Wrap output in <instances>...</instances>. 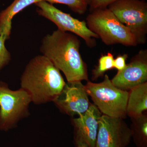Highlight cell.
I'll return each mask as SVG.
<instances>
[{
  "mask_svg": "<svg viewBox=\"0 0 147 147\" xmlns=\"http://www.w3.org/2000/svg\"><path fill=\"white\" fill-rule=\"evenodd\" d=\"M80 46L75 34L57 29L43 38L40 50L63 72L68 83L88 81L87 67L80 54Z\"/></svg>",
  "mask_w": 147,
  "mask_h": 147,
  "instance_id": "6da1fadb",
  "label": "cell"
},
{
  "mask_svg": "<svg viewBox=\"0 0 147 147\" xmlns=\"http://www.w3.org/2000/svg\"><path fill=\"white\" fill-rule=\"evenodd\" d=\"M20 81L21 88L28 94L32 102L36 105L53 102L66 84L60 71L43 55L30 60Z\"/></svg>",
  "mask_w": 147,
  "mask_h": 147,
  "instance_id": "7a4b0ae2",
  "label": "cell"
},
{
  "mask_svg": "<svg viewBox=\"0 0 147 147\" xmlns=\"http://www.w3.org/2000/svg\"><path fill=\"white\" fill-rule=\"evenodd\" d=\"M92 11L86 18L87 27L106 45L135 46L139 44L135 36L109 9H97Z\"/></svg>",
  "mask_w": 147,
  "mask_h": 147,
  "instance_id": "3957f363",
  "label": "cell"
},
{
  "mask_svg": "<svg viewBox=\"0 0 147 147\" xmlns=\"http://www.w3.org/2000/svg\"><path fill=\"white\" fill-rule=\"evenodd\" d=\"M85 87L88 95L102 115L122 119L126 117L129 92L114 86L107 74L102 82H88Z\"/></svg>",
  "mask_w": 147,
  "mask_h": 147,
  "instance_id": "277c9868",
  "label": "cell"
},
{
  "mask_svg": "<svg viewBox=\"0 0 147 147\" xmlns=\"http://www.w3.org/2000/svg\"><path fill=\"white\" fill-rule=\"evenodd\" d=\"M31 98L20 88L11 90L8 84L0 81V130L7 131L15 128L21 120L30 115Z\"/></svg>",
  "mask_w": 147,
  "mask_h": 147,
  "instance_id": "5b68a950",
  "label": "cell"
},
{
  "mask_svg": "<svg viewBox=\"0 0 147 147\" xmlns=\"http://www.w3.org/2000/svg\"><path fill=\"white\" fill-rule=\"evenodd\" d=\"M107 8L129 29L139 44L146 42L147 3L145 0H118Z\"/></svg>",
  "mask_w": 147,
  "mask_h": 147,
  "instance_id": "8992f818",
  "label": "cell"
},
{
  "mask_svg": "<svg viewBox=\"0 0 147 147\" xmlns=\"http://www.w3.org/2000/svg\"><path fill=\"white\" fill-rule=\"evenodd\" d=\"M38 8L37 12L40 15L52 21L58 30L74 34L82 38L90 47L96 45L97 35L90 30L85 21H81L72 17L55 7L50 3L42 1L35 4Z\"/></svg>",
  "mask_w": 147,
  "mask_h": 147,
  "instance_id": "52a82bcc",
  "label": "cell"
},
{
  "mask_svg": "<svg viewBox=\"0 0 147 147\" xmlns=\"http://www.w3.org/2000/svg\"><path fill=\"white\" fill-rule=\"evenodd\" d=\"M98 123L96 147H126L130 143L131 129L123 119L102 115Z\"/></svg>",
  "mask_w": 147,
  "mask_h": 147,
  "instance_id": "ba28073f",
  "label": "cell"
},
{
  "mask_svg": "<svg viewBox=\"0 0 147 147\" xmlns=\"http://www.w3.org/2000/svg\"><path fill=\"white\" fill-rule=\"evenodd\" d=\"M82 82L66 83L63 90L53 102L68 115H80L88 109L90 102Z\"/></svg>",
  "mask_w": 147,
  "mask_h": 147,
  "instance_id": "9c48e42d",
  "label": "cell"
},
{
  "mask_svg": "<svg viewBox=\"0 0 147 147\" xmlns=\"http://www.w3.org/2000/svg\"><path fill=\"white\" fill-rule=\"evenodd\" d=\"M147 51L141 50L122 70L118 71L111 82L124 90H130L147 82Z\"/></svg>",
  "mask_w": 147,
  "mask_h": 147,
  "instance_id": "30bf717a",
  "label": "cell"
},
{
  "mask_svg": "<svg viewBox=\"0 0 147 147\" xmlns=\"http://www.w3.org/2000/svg\"><path fill=\"white\" fill-rule=\"evenodd\" d=\"M102 115L97 107L90 103L86 112L72 119L75 144L83 142L90 147H96L98 121Z\"/></svg>",
  "mask_w": 147,
  "mask_h": 147,
  "instance_id": "8fae6325",
  "label": "cell"
},
{
  "mask_svg": "<svg viewBox=\"0 0 147 147\" xmlns=\"http://www.w3.org/2000/svg\"><path fill=\"white\" fill-rule=\"evenodd\" d=\"M42 0H14L7 8L0 12V34L6 40L9 39L12 28V20L17 13L32 4Z\"/></svg>",
  "mask_w": 147,
  "mask_h": 147,
  "instance_id": "7c38bea8",
  "label": "cell"
},
{
  "mask_svg": "<svg viewBox=\"0 0 147 147\" xmlns=\"http://www.w3.org/2000/svg\"><path fill=\"white\" fill-rule=\"evenodd\" d=\"M129 92L127 115L138 117L147 110V82L133 88Z\"/></svg>",
  "mask_w": 147,
  "mask_h": 147,
  "instance_id": "4fadbf2b",
  "label": "cell"
},
{
  "mask_svg": "<svg viewBox=\"0 0 147 147\" xmlns=\"http://www.w3.org/2000/svg\"><path fill=\"white\" fill-rule=\"evenodd\" d=\"M132 119L131 137L137 147H147V117L142 115Z\"/></svg>",
  "mask_w": 147,
  "mask_h": 147,
  "instance_id": "5bb4252c",
  "label": "cell"
},
{
  "mask_svg": "<svg viewBox=\"0 0 147 147\" xmlns=\"http://www.w3.org/2000/svg\"><path fill=\"white\" fill-rule=\"evenodd\" d=\"M50 4L65 5L75 13L83 14L86 13L91 0H42Z\"/></svg>",
  "mask_w": 147,
  "mask_h": 147,
  "instance_id": "9a60e30c",
  "label": "cell"
},
{
  "mask_svg": "<svg viewBox=\"0 0 147 147\" xmlns=\"http://www.w3.org/2000/svg\"><path fill=\"white\" fill-rule=\"evenodd\" d=\"M114 56L111 53L102 55L98 60V65L92 72V80L97 79L108 70L114 68Z\"/></svg>",
  "mask_w": 147,
  "mask_h": 147,
  "instance_id": "2e32d148",
  "label": "cell"
},
{
  "mask_svg": "<svg viewBox=\"0 0 147 147\" xmlns=\"http://www.w3.org/2000/svg\"><path fill=\"white\" fill-rule=\"evenodd\" d=\"M5 38L0 34V71L7 65L11 60L10 53L5 45Z\"/></svg>",
  "mask_w": 147,
  "mask_h": 147,
  "instance_id": "e0dca14e",
  "label": "cell"
},
{
  "mask_svg": "<svg viewBox=\"0 0 147 147\" xmlns=\"http://www.w3.org/2000/svg\"><path fill=\"white\" fill-rule=\"evenodd\" d=\"M118 0H91L90 6L91 10L99 8H106L108 5Z\"/></svg>",
  "mask_w": 147,
  "mask_h": 147,
  "instance_id": "ac0fdd59",
  "label": "cell"
},
{
  "mask_svg": "<svg viewBox=\"0 0 147 147\" xmlns=\"http://www.w3.org/2000/svg\"><path fill=\"white\" fill-rule=\"evenodd\" d=\"M128 55L127 54L119 55L115 59H114V68H116L118 71L123 69L126 65V61Z\"/></svg>",
  "mask_w": 147,
  "mask_h": 147,
  "instance_id": "d6986e66",
  "label": "cell"
},
{
  "mask_svg": "<svg viewBox=\"0 0 147 147\" xmlns=\"http://www.w3.org/2000/svg\"><path fill=\"white\" fill-rule=\"evenodd\" d=\"M76 144L77 147H90L87 144L83 142H79L76 143Z\"/></svg>",
  "mask_w": 147,
  "mask_h": 147,
  "instance_id": "ffe728a7",
  "label": "cell"
}]
</instances>
